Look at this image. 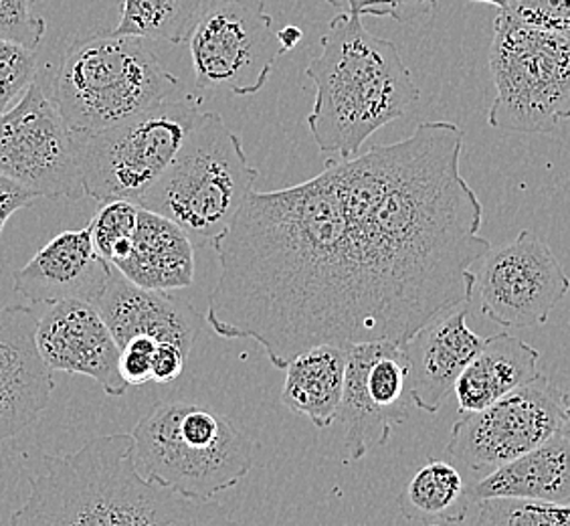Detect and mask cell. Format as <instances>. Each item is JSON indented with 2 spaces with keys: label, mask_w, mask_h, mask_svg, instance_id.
Here are the masks:
<instances>
[{
  "label": "cell",
  "mask_w": 570,
  "mask_h": 526,
  "mask_svg": "<svg viewBox=\"0 0 570 526\" xmlns=\"http://www.w3.org/2000/svg\"><path fill=\"white\" fill-rule=\"evenodd\" d=\"M213 247L210 329L285 369L320 344L405 342L470 304L485 240L448 163L405 138L253 193Z\"/></svg>",
  "instance_id": "6da1fadb"
},
{
  "label": "cell",
  "mask_w": 570,
  "mask_h": 526,
  "mask_svg": "<svg viewBox=\"0 0 570 526\" xmlns=\"http://www.w3.org/2000/svg\"><path fill=\"white\" fill-rule=\"evenodd\" d=\"M9 526H239L213 500L146 480L132 434L89 439L69 456H43Z\"/></svg>",
  "instance_id": "7a4b0ae2"
},
{
  "label": "cell",
  "mask_w": 570,
  "mask_h": 526,
  "mask_svg": "<svg viewBox=\"0 0 570 526\" xmlns=\"http://www.w3.org/2000/svg\"><path fill=\"white\" fill-rule=\"evenodd\" d=\"M306 67L316 88L307 128L322 154L352 158L391 121L405 116L421 91L399 47L366 31L358 12H342Z\"/></svg>",
  "instance_id": "3957f363"
},
{
  "label": "cell",
  "mask_w": 570,
  "mask_h": 526,
  "mask_svg": "<svg viewBox=\"0 0 570 526\" xmlns=\"http://www.w3.org/2000/svg\"><path fill=\"white\" fill-rule=\"evenodd\" d=\"M180 88L150 41L96 33L69 45L57 67L53 101L73 136L106 130L175 98Z\"/></svg>",
  "instance_id": "277c9868"
},
{
  "label": "cell",
  "mask_w": 570,
  "mask_h": 526,
  "mask_svg": "<svg viewBox=\"0 0 570 526\" xmlns=\"http://www.w3.org/2000/svg\"><path fill=\"white\" fill-rule=\"evenodd\" d=\"M132 438L144 478L193 500H213L237 486L255 461L253 439L233 419L185 401L156 403Z\"/></svg>",
  "instance_id": "5b68a950"
},
{
  "label": "cell",
  "mask_w": 570,
  "mask_h": 526,
  "mask_svg": "<svg viewBox=\"0 0 570 526\" xmlns=\"http://www.w3.org/2000/svg\"><path fill=\"white\" fill-rule=\"evenodd\" d=\"M257 176L242 138L220 114L203 111L175 160L138 205L175 221L195 247L213 245L255 193Z\"/></svg>",
  "instance_id": "8992f818"
},
{
  "label": "cell",
  "mask_w": 570,
  "mask_h": 526,
  "mask_svg": "<svg viewBox=\"0 0 570 526\" xmlns=\"http://www.w3.org/2000/svg\"><path fill=\"white\" fill-rule=\"evenodd\" d=\"M495 130L559 134L570 120V37L498 11L490 47Z\"/></svg>",
  "instance_id": "52a82bcc"
},
{
  "label": "cell",
  "mask_w": 570,
  "mask_h": 526,
  "mask_svg": "<svg viewBox=\"0 0 570 526\" xmlns=\"http://www.w3.org/2000/svg\"><path fill=\"white\" fill-rule=\"evenodd\" d=\"M200 99H165L106 130L73 136L83 193L98 203H140L200 118Z\"/></svg>",
  "instance_id": "ba28073f"
},
{
  "label": "cell",
  "mask_w": 570,
  "mask_h": 526,
  "mask_svg": "<svg viewBox=\"0 0 570 526\" xmlns=\"http://www.w3.org/2000/svg\"><path fill=\"white\" fill-rule=\"evenodd\" d=\"M188 49L197 89L239 98L259 94L285 53L265 0H207Z\"/></svg>",
  "instance_id": "9c48e42d"
},
{
  "label": "cell",
  "mask_w": 570,
  "mask_h": 526,
  "mask_svg": "<svg viewBox=\"0 0 570 526\" xmlns=\"http://www.w3.org/2000/svg\"><path fill=\"white\" fill-rule=\"evenodd\" d=\"M0 176L37 198L86 195L73 134L37 81L0 114Z\"/></svg>",
  "instance_id": "30bf717a"
},
{
  "label": "cell",
  "mask_w": 570,
  "mask_h": 526,
  "mask_svg": "<svg viewBox=\"0 0 570 526\" xmlns=\"http://www.w3.org/2000/svg\"><path fill=\"white\" fill-rule=\"evenodd\" d=\"M562 391L549 377L505 394L482 411L463 413L451 428L445 454L475 474H490L537 450L559 434Z\"/></svg>",
  "instance_id": "8fae6325"
},
{
  "label": "cell",
  "mask_w": 570,
  "mask_h": 526,
  "mask_svg": "<svg viewBox=\"0 0 570 526\" xmlns=\"http://www.w3.org/2000/svg\"><path fill=\"white\" fill-rule=\"evenodd\" d=\"M569 290V275L549 243L530 231L490 247L475 274L483 316L508 329L542 327Z\"/></svg>",
  "instance_id": "7c38bea8"
},
{
  "label": "cell",
  "mask_w": 570,
  "mask_h": 526,
  "mask_svg": "<svg viewBox=\"0 0 570 526\" xmlns=\"http://www.w3.org/2000/svg\"><path fill=\"white\" fill-rule=\"evenodd\" d=\"M413 407L403 342L376 340L348 347L336 423L344 431L351 460H362L384 446L393 428L409 419Z\"/></svg>",
  "instance_id": "4fadbf2b"
},
{
  "label": "cell",
  "mask_w": 570,
  "mask_h": 526,
  "mask_svg": "<svg viewBox=\"0 0 570 526\" xmlns=\"http://www.w3.org/2000/svg\"><path fill=\"white\" fill-rule=\"evenodd\" d=\"M37 344L51 373L83 374L110 397L128 391L120 374V344L94 304L83 300L51 304L39 319Z\"/></svg>",
  "instance_id": "5bb4252c"
},
{
  "label": "cell",
  "mask_w": 570,
  "mask_h": 526,
  "mask_svg": "<svg viewBox=\"0 0 570 526\" xmlns=\"http://www.w3.org/2000/svg\"><path fill=\"white\" fill-rule=\"evenodd\" d=\"M37 329L33 308H0V444L31 428L56 391Z\"/></svg>",
  "instance_id": "9a60e30c"
},
{
  "label": "cell",
  "mask_w": 570,
  "mask_h": 526,
  "mask_svg": "<svg viewBox=\"0 0 570 526\" xmlns=\"http://www.w3.org/2000/svg\"><path fill=\"white\" fill-rule=\"evenodd\" d=\"M468 312L470 304L450 308L403 342L409 389L421 411L438 413L482 349L485 339L468 327Z\"/></svg>",
  "instance_id": "2e32d148"
},
{
  "label": "cell",
  "mask_w": 570,
  "mask_h": 526,
  "mask_svg": "<svg viewBox=\"0 0 570 526\" xmlns=\"http://www.w3.org/2000/svg\"><path fill=\"white\" fill-rule=\"evenodd\" d=\"M116 342L124 347L138 337L170 342L190 352L207 316L173 292H156L132 284L114 267L110 280L94 302Z\"/></svg>",
  "instance_id": "e0dca14e"
},
{
  "label": "cell",
  "mask_w": 570,
  "mask_h": 526,
  "mask_svg": "<svg viewBox=\"0 0 570 526\" xmlns=\"http://www.w3.org/2000/svg\"><path fill=\"white\" fill-rule=\"evenodd\" d=\"M114 265L94 247L89 227L59 233L14 274V292L33 304L83 300L94 304Z\"/></svg>",
  "instance_id": "ac0fdd59"
},
{
  "label": "cell",
  "mask_w": 570,
  "mask_h": 526,
  "mask_svg": "<svg viewBox=\"0 0 570 526\" xmlns=\"http://www.w3.org/2000/svg\"><path fill=\"white\" fill-rule=\"evenodd\" d=\"M114 267L146 290H187L195 282V243L175 221L140 207L132 250Z\"/></svg>",
  "instance_id": "d6986e66"
},
{
  "label": "cell",
  "mask_w": 570,
  "mask_h": 526,
  "mask_svg": "<svg viewBox=\"0 0 570 526\" xmlns=\"http://www.w3.org/2000/svg\"><path fill=\"white\" fill-rule=\"evenodd\" d=\"M540 352L524 340L498 332L483 340L482 349L460 374L453 393L460 416L482 411L515 389L532 383L538 374Z\"/></svg>",
  "instance_id": "ffe728a7"
},
{
  "label": "cell",
  "mask_w": 570,
  "mask_h": 526,
  "mask_svg": "<svg viewBox=\"0 0 570 526\" xmlns=\"http://www.w3.org/2000/svg\"><path fill=\"white\" fill-rule=\"evenodd\" d=\"M473 503L485 498H528L570 503V446L557 434L537 450L485 474L472 486Z\"/></svg>",
  "instance_id": "44dd1931"
},
{
  "label": "cell",
  "mask_w": 570,
  "mask_h": 526,
  "mask_svg": "<svg viewBox=\"0 0 570 526\" xmlns=\"http://www.w3.org/2000/svg\"><path fill=\"white\" fill-rule=\"evenodd\" d=\"M348 347L320 344L299 352L285 367L282 403L304 416L314 428L326 429L336 421L344 393Z\"/></svg>",
  "instance_id": "7402d4cb"
},
{
  "label": "cell",
  "mask_w": 570,
  "mask_h": 526,
  "mask_svg": "<svg viewBox=\"0 0 570 526\" xmlns=\"http://www.w3.org/2000/svg\"><path fill=\"white\" fill-rule=\"evenodd\" d=\"M472 486L450 461L431 460L419 468L399 494V510L406 520L461 525L472 506Z\"/></svg>",
  "instance_id": "603a6c76"
},
{
  "label": "cell",
  "mask_w": 570,
  "mask_h": 526,
  "mask_svg": "<svg viewBox=\"0 0 570 526\" xmlns=\"http://www.w3.org/2000/svg\"><path fill=\"white\" fill-rule=\"evenodd\" d=\"M205 4L207 0H121L120 21L114 33L187 43Z\"/></svg>",
  "instance_id": "cb8c5ba5"
},
{
  "label": "cell",
  "mask_w": 570,
  "mask_h": 526,
  "mask_svg": "<svg viewBox=\"0 0 570 526\" xmlns=\"http://www.w3.org/2000/svg\"><path fill=\"white\" fill-rule=\"evenodd\" d=\"M138 215L140 205L130 201H110L99 203L98 213L89 221L94 247L110 265H118L132 250Z\"/></svg>",
  "instance_id": "d4e9b609"
},
{
  "label": "cell",
  "mask_w": 570,
  "mask_h": 526,
  "mask_svg": "<svg viewBox=\"0 0 570 526\" xmlns=\"http://www.w3.org/2000/svg\"><path fill=\"white\" fill-rule=\"evenodd\" d=\"M478 505L475 526H570V503L485 498Z\"/></svg>",
  "instance_id": "484cf974"
},
{
  "label": "cell",
  "mask_w": 570,
  "mask_h": 526,
  "mask_svg": "<svg viewBox=\"0 0 570 526\" xmlns=\"http://www.w3.org/2000/svg\"><path fill=\"white\" fill-rule=\"evenodd\" d=\"M37 76V49H29L9 39H0V114L31 88Z\"/></svg>",
  "instance_id": "4316f807"
},
{
  "label": "cell",
  "mask_w": 570,
  "mask_h": 526,
  "mask_svg": "<svg viewBox=\"0 0 570 526\" xmlns=\"http://www.w3.org/2000/svg\"><path fill=\"white\" fill-rule=\"evenodd\" d=\"M47 22L35 12V0H0V39L39 49Z\"/></svg>",
  "instance_id": "83f0119b"
},
{
  "label": "cell",
  "mask_w": 570,
  "mask_h": 526,
  "mask_svg": "<svg viewBox=\"0 0 570 526\" xmlns=\"http://www.w3.org/2000/svg\"><path fill=\"white\" fill-rule=\"evenodd\" d=\"M332 7L344 12H358L361 17L393 19V21L415 22L421 14H429L435 0H328Z\"/></svg>",
  "instance_id": "f1b7e54d"
},
{
  "label": "cell",
  "mask_w": 570,
  "mask_h": 526,
  "mask_svg": "<svg viewBox=\"0 0 570 526\" xmlns=\"http://www.w3.org/2000/svg\"><path fill=\"white\" fill-rule=\"evenodd\" d=\"M508 11L528 25L570 37V0H518Z\"/></svg>",
  "instance_id": "f546056e"
},
{
  "label": "cell",
  "mask_w": 570,
  "mask_h": 526,
  "mask_svg": "<svg viewBox=\"0 0 570 526\" xmlns=\"http://www.w3.org/2000/svg\"><path fill=\"white\" fill-rule=\"evenodd\" d=\"M156 340L138 337L121 347L120 374L128 387H144L153 381V361Z\"/></svg>",
  "instance_id": "4dcf8cb0"
},
{
  "label": "cell",
  "mask_w": 570,
  "mask_h": 526,
  "mask_svg": "<svg viewBox=\"0 0 570 526\" xmlns=\"http://www.w3.org/2000/svg\"><path fill=\"white\" fill-rule=\"evenodd\" d=\"M187 357V352L183 351L180 347L170 344V342H158L156 352H154L153 381L160 384L176 381L185 371Z\"/></svg>",
  "instance_id": "1f68e13d"
},
{
  "label": "cell",
  "mask_w": 570,
  "mask_h": 526,
  "mask_svg": "<svg viewBox=\"0 0 570 526\" xmlns=\"http://www.w3.org/2000/svg\"><path fill=\"white\" fill-rule=\"evenodd\" d=\"M35 201H37V197L33 193H29L21 185L0 176V235H2L4 225L9 223L12 215L19 213L22 208L31 207Z\"/></svg>",
  "instance_id": "d6a6232c"
},
{
  "label": "cell",
  "mask_w": 570,
  "mask_h": 526,
  "mask_svg": "<svg viewBox=\"0 0 570 526\" xmlns=\"http://www.w3.org/2000/svg\"><path fill=\"white\" fill-rule=\"evenodd\" d=\"M302 39H304V31L296 25H287L285 29L277 31V43L282 45L285 53L296 49L297 45L302 43Z\"/></svg>",
  "instance_id": "836d02e7"
},
{
  "label": "cell",
  "mask_w": 570,
  "mask_h": 526,
  "mask_svg": "<svg viewBox=\"0 0 570 526\" xmlns=\"http://www.w3.org/2000/svg\"><path fill=\"white\" fill-rule=\"evenodd\" d=\"M559 434L570 446V391L562 393V413H560Z\"/></svg>",
  "instance_id": "e575fe53"
},
{
  "label": "cell",
  "mask_w": 570,
  "mask_h": 526,
  "mask_svg": "<svg viewBox=\"0 0 570 526\" xmlns=\"http://www.w3.org/2000/svg\"><path fill=\"white\" fill-rule=\"evenodd\" d=\"M518 0H508V9H512Z\"/></svg>",
  "instance_id": "d590c367"
},
{
  "label": "cell",
  "mask_w": 570,
  "mask_h": 526,
  "mask_svg": "<svg viewBox=\"0 0 570 526\" xmlns=\"http://www.w3.org/2000/svg\"><path fill=\"white\" fill-rule=\"evenodd\" d=\"M428 526H450V525H441V523H431V525Z\"/></svg>",
  "instance_id": "8d00e7d4"
}]
</instances>
